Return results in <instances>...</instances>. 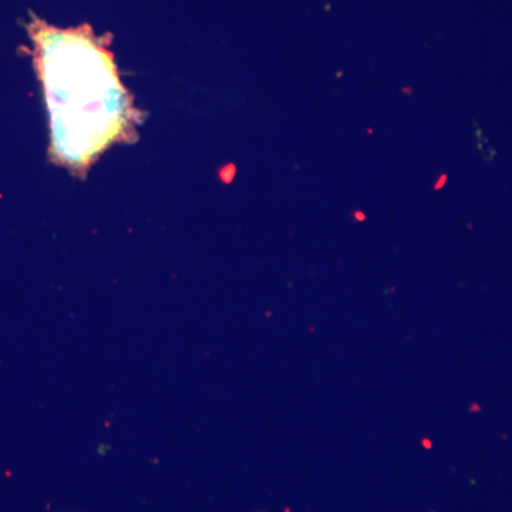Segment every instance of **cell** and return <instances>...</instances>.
Masks as SVG:
<instances>
[{
  "instance_id": "cell-1",
  "label": "cell",
  "mask_w": 512,
  "mask_h": 512,
  "mask_svg": "<svg viewBox=\"0 0 512 512\" xmlns=\"http://www.w3.org/2000/svg\"><path fill=\"white\" fill-rule=\"evenodd\" d=\"M30 36L52 119L53 157L84 170L126 136L131 117L126 89L113 57L89 29H55L36 20Z\"/></svg>"
}]
</instances>
